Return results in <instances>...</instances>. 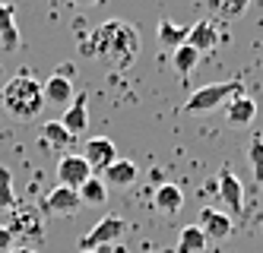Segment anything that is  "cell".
Segmentation results:
<instances>
[{
	"label": "cell",
	"instance_id": "1",
	"mask_svg": "<svg viewBox=\"0 0 263 253\" xmlns=\"http://www.w3.org/2000/svg\"><path fill=\"white\" fill-rule=\"evenodd\" d=\"M86 57H102L111 70H127L140 57V32L124 19H108L83 42Z\"/></svg>",
	"mask_w": 263,
	"mask_h": 253
},
{
	"label": "cell",
	"instance_id": "2",
	"mask_svg": "<svg viewBox=\"0 0 263 253\" xmlns=\"http://www.w3.org/2000/svg\"><path fill=\"white\" fill-rule=\"evenodd\" d=\"M0 105H4L16 121H32V118H39V111L45 108V89L29 70H20L4 89H0Z\"/></svg>",
	"mask_w": 263,
	"mask_h": 253
},
{
	"label": "cell",
	"instance_id": "3",
	"mask_svg": "<svg viewBox=\"0 0 263 253\" xmlns=\"http://www.w3.org/2000/svg\"><path fill=\"white\" fill-rule=\"evenodd\" d=\"M244 95V83L241 80H232V83H210L197 89L191 99L184 102V114H203V111H216L222 105H229L232 99Z\"/></svg>",
	"mask_w": 263,
	"mask_h": 253
},
{
	"label": "cell",
	"instance_id": "4",
	"mask_svg": "<svg viewBox=\"0 0 263 253\" xmlns=\"http://www.w3.org/2000/svg\"><path fill=\"white\" fill-rule=\"evenodd\" d=\"M124 231H127V222L121 216H105L99 225H92L83 241H80V250H105L108 244H115L124 238Z\"/></svg>",
	"mask_w": 263,
	"mask_h": 253
},
{
	"label": "cell",
	"instance_id": "5",
	"mask_svg": "<svg viewBox=\"0 0 263 253\" xmlns=\"http://www.w3.org/2000/svg\"><path fill=\"white\" fill-rule=\"evenodd\" d=\"M80 193L77 190H70V187H54L48 197L42 200V216H54V219H67V216H77L80 212Z\"/></svg>",
	"mask_w": 263,
	"mask_h": 253
},
{
	"label": "cell",
	"instance_id": "6",
	"mask_svg": "<svg viewBox=\"0 0 263 253\" xmlns=\"http://www.w3.org/2000/svg\"><path fill=\"white\" fill-rule=\"evenodd\" d=\"M89 178H92V168H89V162L83 159L80 152H67L64 159L58 162V181H61V187L80 190Z\"/></svg>",
	"mask_w": 263,
	"mask_h": 253
},
{
	"label": "cell",
	"instance_id": "7",
	"mask_svg": "<svg viewBox=\"0 0 263 253\" xmlns=\"http://www.w3.org/2000/svg\"><path fill=\"white\" fill-rule=\"evenodd\" d=\"M216 190H219V200L232 209V219H238L241 212H244V187H241V181H238V174L225 165L222 171H219V181H216Z\"/></svg>",
	"mask_w": 263,
	"mask_h": 253
},
{
	"label": "cell",
	"instance_id": "8",
	"mask_svg": "<svg viewBox=\"0 0 263 253\" xmlns=\"http://www.w3.org/2000/svg\"><path fill=\"white\" fill-rule=\"evenodd\" d=\"M80 155L89 162L92 174H96V171H105L108 165L118 162V149H115V143H111V140H105V136H92V140L83 146Z\"/></svg>",
	"mask_w": 263,
	"mask_h": 253
},
{
	"label": "cell",
	"instance_id": "9",
	"mask_svg": "<svg viewBox=\"0 0 263 253\" xmlns=\"http://www.w3.org/2000/svg\"><path fill=\"white\" fill-rule=\"evenodd\" d=\"M197 225L206 231V238H210V241H225L235 231L232 216H225V212H219V209H210V206L200 209V222Z\"/></svg>",
	"mask_w": 263,
	"mask_h": 253
},
{
	"label": "cell",
	"instance_id": "10",
	"mask_svg": "<svg viewBox=\"0 0 263 253\" xmlns=\"http://www.w3.org/2000/svg\"><path fill=\"white\" fill-rule=\"evenodd\" d=\"M10 231H13V238L23 235V238H32V241H42L45 238V231H42V212L39 209H13Z\"/></svg>",
	"mask_w": 263,
	"mask_h": 253
},
{
	"label": "cell",
	"instance_id": "11",
	"mask_svg": "<svg viewBox=\"0 0 263 253\" xmlns=\"http://www.w3.org/2000/svg\"><path fill=\"white\" fill-rule=\"evenodd\" d=\"M219 42H222V35H219V29H216L213 19H200V23H194L191 32H187V45H191L194 51H200V54L213 51Z\"/></svg>",
	"mask_w": 263,
	"mask_h": 253
},
{
	"label": "cell",
	"instance_id": "12",
	"mask_svg": "<svg viewBox=\"0 0 263 253\" xmlns=\"http://www.w3.org/2000/svg\"><path fill=\"white\" fill-rule=\"evenodd\" d=\"M61 124H64L73 136H80V133L89 127V95H86V92H80L77 99H73V102L67 105V111H64Z\"/></svg>",
	"mask_w": 263,
	"mask_h": 253
},
{
	"label": "cell",
	"instance_id": "13",
	"mask_svg": "<svg viewBox=\"0 0 263 253\" xmlns=\"http://www.w3.org/2000/svg\"><path fill=\"white\" fill-rule=\"evenodd\" d=\"M254 118H257V102L251 95H238V99H232L225 105V121L232 127H251Z\"/></svg>",
	"mask_w": 263,
	"mask_h": 253
},
{
	"label": "cell",
	"instance_id": "14",
	"mask_svg": "<svg viewBox=\"0 0 263 253\" xmlns=\"http://www.w3.org/2000/svg\"><path fill=\"white\" fill-rule=\"evenodd\" d=\"M42 89H45V105H70L73 102V83L64 73L48 76V83H42Z\"/></svg>",
	"mask_w": 263,
	"mask_h": 253
},
{
	"label": "cell",
	"instance_id": "15",
	"mask_svg": "<svg viewBox=\"0 0 263 253\" xmlns=\"http://www.w3.org/2000/svg\"><path fill=\"white\" fill-rule=\"evenodd\" d=\"M0 48L7 54L20 48V29H16V7L0 4Z\"/></svg>",
	"mask_w": 263,
	"mask_h": 253
},
{
	"label": "cell",
	"instance_id": "16",
	"mask_svg": "<svg viewBox=\"0 0 263 253\" xmlns=\"http://www.w3.org/2000/svg\"><path fill=\"white\" fill-rule=\"evenodd\" d=\"M187 32L191 26H181V23H172V19H162L159 29H156V38L165 51H178L181 45H187Z\"/></svg>",
	"mask_w": 263,
	"mask_h": 253
},
{
	"label": "cell",
	"instance_id": "17",
	"mask_svg": "<svg viewBox=\"0 0 263 253\" xmlns=\"http://www.w3.org/2000/svg\"><path fill=\"white\" fill-rule=\"evenodd\" d=\"M102 181L108 187H130V184L137 181V165L130 162V159H118L115 165H108L102 171Z\"/></svg>",
	"mask_w": 263,
	"mask_h": 253
},
{
	"label": "cell",
	"instance_id": "18",
	"mask_svg": "<svg viewBox=\"0 0 263 253\" xmlns=\"http://www.w3.org/2000/svg\"><path fill=\"white\" fill-rule=\"evenodd\" d=\"M153 203H156L159 212H165V216H175V212L184 209V190H181L178 184H162V187L156 190Z\"/></svg>",
	"mask_w": 263,
	"mask_h": 253
},
{
	"label": "cell",
	"instance_id": "19",
	"mask_svg": "<svg viewBox=\"0 0 263 253\" xmlns=\"http://www.w3.org/2000/svg\"><path fill=\"white\" fill-rule=\"evenodd\" d=\"M206 244H210V238H206V231L200 225H184L181 228L178 253H206Z\"/></svg>",
	"mask_w": 263,
	"mask_h": 253
},
{
	"label": "cell",
	"instance_id": "20",
	"mask_svg": "<svg viewBox=\"0 0 263 253\" xmlns=\"http://www.w3.org/2000/svg\"><path fill=\"white\" fill-rule=\"evenodd\" d=\"M42 140L51 146V149H58V152H67L70 146H73V140H77V136H73L61 121H48V124H42Z\"/></svg>",
	"mask_w": 263,
	"mask_h": 253
},
{
	"label": "cell",
	"instance_id": "21",
	"mask_svg": "<svg viewBox=\"0 0 263 253\" xmlns=\"http://www.w3.org/2000/svg\"><path fill=\"white\" fill-rule=\"evenodd\" d=\"M77 193H80V203H83V206H105V203H108V184H105L102 178H96V174H92V178H89Z\"/></svg>",
	"mask_w": 263,
	"mask_h": 253
},
{
	"label": "cell",
	"instance_id": "22",
	"mask_svg": "<svg viewBox=\"0 0 263 253\" xmlns=\"http://www.w3.org/2000/svg\"><path fill=\"white\" fill-rule=\"evenodd\" d=\"M206 7H210V13H216L222 19H238L251 7V0H206Z\"/></svg>",
	"mask_w": 263,
	"mask_h": 253
},
{
	"label": "cell",
	"instance_id": "23",
	"mask_svg": "<svg viewBox=\"0 0 263 253\" xmlns=\"http://www.w3.org/2000/svg\"><path fill=\"white\" fill-rule=\"evenodd\" d=\"M200 57H203V54H200V51H194L191 45H181L178 51H172V67H175L181 76H187V73H191V70L200 64Z\"/></svg>",
	"mask_w": 263,
	"mask_h": 253
},
{
	"label": "cell",
	"instance_id": "24",
	"mask_svg": "<svg viewBox=\"0 0 263 253\" xmlns=\"http://www.w3.org/2000/svg\"><path fill=\"white\" fill-rule=\"evenodd\" d=\"M16 209V193H13V178L10 171L0 165V212H10Z\"/></svg>",
	"mask_w": 263,
	"mask_h": 253
},
{
	"label": "cell",
	"instance_id": "25",
	"mask_svg": "<svg viewBox=\"0 0 263 253\" xmlns=\"http://www.w3.org/2000/svg\"><path fill=\"white\" fill-rule=\"evenodd\" d=\"M248 162H251L254 174L263 181V133H254V136H251V146H248Z\"/></svg>",
	"mask_w": 263,
	"mask_h": 253
},
{
	"label": "cell",
	"instance_id": "26",
	"mask_svg": "<svg viewBox=\"0 0 263 253\" xmlns=\"http://www.w3.org/2000/svg\"><path fill=\"white\" fill-rule=\"evenodd\" d=\"M13 231H10V225H0V253H10L13 250Z\"/></svg>",
	"mask_w": 263,
	"mask_h": 253
},
{
	"label": "cell",
	"instance_id": "27",
	"mask_svg": "<svg viewBox=\"0 0 263 253\" xmlns=\"http://www.w3.org/2000/svg\"><path fill=\"white\" fill-rule=\"evenodd\" d=\"M73 4H77V7H102L105 0H73Z\"/></svg>",
	"mask_w": 263,
	"mask_h": 253
},
{
	"label": "cell",
	"instance_id": "28",
	"mask_svg": "<svg viewBox=\"0 0 263 253\" xmlns=\"http://www.w3.org/2000/svg\"><path fill=\"white\" fill-rule=\"evenodd\" d=\"M10 253H39V250H32V247H13Z\"/></svg>",
	"mask_w": 263,
	"mask_h": 253
},
{
	"label": "cell",
	"instance_id": "29",
	"mask_svg": "<svg viewBox=\"0 0 263 253\" xmlns=\"http://www.w3.org/2000/svg\"><path fill=\"white\" fill-rule=\"evenodd\" d=\"M80 253H99V250H80Z\"/></svg>",
	"mask_w": 263,
	"mask_h": 253
},
{
	"label": "cell",
	"instance_id": "30",
	"mask_svg": "<svg viewBox=\"0 0 263 253\" xmlns=\"http://www.w3.org/2000/svg\"><path fill=\"white\" fill-rule=\"evenodd\" d=\"M260 187H263V181H260Z\"/></svg>",
	"mask_w": 263,
	"mask_h": 253
}]
</instances>
